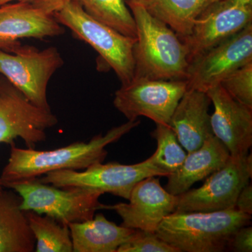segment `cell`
Returning <instances> with one entry per match:
<instances>
[{
	"label": "cell",
	"instance_id": "cell-7",
	"mask_svg": "<svg viewBox=\"0 0 252 252\" xmlns=\"http://www.w3.org/2000/svg\"><path fill=\"white\" fill-rule=\"evenodd\" d=\"M64 64L56 47L39 50L20 45L12 53L0 50V74L4 75L36 107L51 109L48 84L54 73Z\"/></svg>",
	"mask_w": 252,
	"mask_h": 252
},
{
	"label": "cell",
	"instance_id": "cell-6",
	"mask_svg": "<svg viewBox=\"0 0 252 252\" xmlns=\"http://www.w3.org/2000/svg\"><path fill=\"white\" fill-rule=\"evenodd\" d=\"M150 177H167L157 168L150 159L132 165L113 162L94 164L84 171L73 170H56L39 177L44 184L61 189L84 188L110 193L128 200L136 184Z\"/></svg>",
	"mask_w": 252,
	"mask_h": 252
},
{
	"label": "cell",
	"instance_id": "cell-5",
	"mask_svg": "<svg viewBox=\"0 0 252 252\" xmlns=\"http://www.w3.org/2000/svg\"><path fill=\"white\" fill-rule=\"evenodd\" d=\"M9 189L21 197L23 211L46 215L62 224L90 220L97 210H104V204L99 201L102 194L93 189H61L38 178L18 182Z\"/></svg>",
	"mask_w": 252,
	"mask_h": 252
},
{
	"label": "cell",
	"instance_id": "cell-29",
	"mask_svg": "<svg viewBox=\"0 0 252 252\" xmlns=\"http://www.w3.org/2000/svg\"><path fill=\"white\" fill-rule=\"evenodd\" d=\"M250 6H252V0H220L210 8L213 9H220Z\"/></svg>",
	"mask_w": 252,
	"mask_h": 252
},
{
	"label": "cell",
	"instance_id": "cell-4",
	"mask_svg": "<svg viewBox=\"0 0 252 252\" xmlns=\"http://www.w3.org/2000/svg\"><path fill=\"white\" fill-rule=\"evenodd\" d=\"M54 16L60 24L70 29L76 37L92 46L114 71L122 84L133 79L136 38L124 35L96 21L86 14L79 3L72 0Z\"/></svg>",
	"mask_w": 252,
	"mask_h": 252
},
{
	"label": "cell",
	"instance_id": "cell-10",
	"mask_svg": "<svg viewBox=\"0 0 252 252\" xmlns=\"http://www.w3.org/2000/svg\"><path fill=\"white\" fill-rule=\"evenodd\" d=\"M252 176V156L230 157L201 187L178 195V212H217L235 208L239 193Z\"/></svg>",
	"mask_w": 252,
	"mask_h": 252
},
{
	"label": "cell",
	"instance_id": "cell-18",
	"mask_svg": "<svg viewBox=\"0 0 252 252\" xmlns=\"http://www.w3.org/2000/svg\"><path fill=\"white\" fill-rule=\"evenodd\" d=\"M68 226L74 252H117L136 232L110 221L102 213L86 221L69 223Z\"/></svg>",
	"mask_w": 252,
	"mask_h": 252
},
{
	"label": "cell",
	"instance_id": "cell-16",
	"mask_svg": "<svg viewBox=\"0 0 252 252\" xmlns=\"http://www.w3.org/2000/svg\"><path fill=\"white\" fill-rule=\"evenodd\" d=\"M210 103L206 93L187 89L172 114L169 126L187 153L200 148L214 136L208 112Z\"/></svg>",
	"mask_w": 252,
	"mask_h": 252
},
{
	"label": "cell",
	"instance_id": "cell-2",
	"mask_svg": "<svg viewBox=\"0 0 252 252\" xmlns=\"http://www.w3.org/2000/svg\"><path fill=\"white\" fill-rule=\"evenodd\" d=\"M136 26L135 76L160 80H186L190 64L188 46L143 5L126 0Z\"/></svg>",
	"mask_w": 252,
	"mask_h": 252
},
{
	"label": "cell",
	"instance_id": "cell-30",
	"mask_svg": "<svg viewBox=\"0 0 252 252\" xmlns=\"http://www.w3.org/2000/svg\"><path fill=\"white\" fill-rule=\"evenodd\" d=\"M128 1H132V2L138 3V4L143 5L147 0H128Z\"/></svg>",
	"mask_w": 252,
	"mask_h": 252
},
{
	"label": "cell",
	"instance_id": "cell-28",
	"mask_svg": "<svg viewBox=\"0 0 252 252\" xmlns=\"http://www.w3.org/2000/svg\"><path fill=\"white\" fill-rule=\"evenodd\" d=\"M235 208L246 215H252V187L248 184L239 193Z\"/></svg>",
	"mask_w": 252,
	"mask_h": 252
},
{
	"label": "cell",
	"instance_id": "cell-23",
	"mask_svg": "<svg viewBox=\"0 0 252 252\" xmlns=\"http://www.w3.org/2000/svg\"><path fill=\"white\" fill-rule=\"evenodd\" d=\"M156 125L157 127L152 132V135L157 140V149L149 158L157 168L165 172L167 177L180 168L187 154L170 126Z\"/></svg>",
	"mask_w": 252,
	"mask_h": 252
},
{
	"label": "cell",
	"instance_id": "cell-21",
	"mask_svg": "<svg viewBox=\"0 0 252 252\" xmlns=\"http://www.w3.org/2000/svg\"><path fill=\"white\" fill-rule=\"evenodd\" d=\"M26 212L34 239L36 252H72L70 230L51 217L36 212Z\"/></svg>",
	"mask_w": 252,
	"mask_h": 252
},
{
	"label": "cell",
	"instance_id": "cell-11",
	"mask_svg": "<svg viewBox=\"0 0 252 252\" xmlns=\"http://www.w3.org/2000/svg\"><path fill=\"white\" fill-rule=\"evenodd\" d=\"M250 63H252V23L190 61L186 78L188 89L206 93Z\"/></svg>",
	"mask_w": 252,
	"mask_h": 252
},
{
	"label": "cell",
	"instance_id": "cell-3",
	"mask_svg": "<svg viewBox=\"0 0 252 252\" xmlns=\"http://www.w3.org/2000/svg\"><path fill=\"white\" fill-rule=\"evenodd\" d=\"M251 215L235 208L217 212H178L165 217L158 236L179 252H220L228 250L235 230L251 223Z\"/></svg>",
	"mask_w": 252,
	"mask_h": 252
},
{
	"label": "cell",
	"instance_id": "cell-13",
	"mask_svg": "<svg viewBox=\"0 0 252 252\" xmlns=\"http://www.w3.org/2000/svg\"><path fill=\"white\" fill-rule=\"evenodd\" d=\"M206 94L215 108L211 116L214 135L226 147L230 157L248 155L252 145V109L233 99L220 84Z\"/></svg>",
	"mask_w": 252,
	"mask_h": 252
},
{
	"label": "cell",
	"instance_id": "cell-12",
	"mask_svg": "<svg viewBox=\"0 0 252 252\" xmlns=\"http://www.w3.org/2000/svg\"><path fill=\"white\" fill-rule=\"evenodd\" d=\"M178 195L167 192L158 177H150L136 184L128 203L104 205L122 218V225L132 229L156 233L162 220L177 210Z\"/></svg>",
	"mask_w": 252,
	"mask_h": 252
},
{
	"label": "cell",
	"instance_id": "cell-15",
	"mask_svg": "<svg viewBox=\"0 0 252 252\" xmlns=\"http://www.w3.org/2000/svg\"><path fill=\"white\" fill-rule=\"evenodd\" d=\"M252 21V6L213 9L209 8L195 21L190 35L183 38L190 61L234 35Z\"/></svg>",
	"mask_w": 252,
	"mask_h": 252
},
{
	"label": "cell",
	"instance_id": "cell-14",
	"mask_svg": "<svg viewBox=\"0 0 252 252\" xmlns=\"http://www.w3.org/2000/svg\"><path fill=\"white\" fill-rule=\"evenodd\" d=\"M54 15L31 4L18 1L0 6V50L12 53L21 45L19 39H44L64 34Z\"/></svg>",
	"mask_w": 252,
	"mask_h": 252
},
{
	"label": "cell",
	"instance_id": "cell-9",
	"mask_svg": "<svg viewBox=\"0 0 252 252\" xmlns=\"http://www.w3.org/2000/svg\"><path fill=\"white\" fill-rule=\"evenodd\" d=\"M59 123L51 109L36 107L16 86L0 74V144L22 139L34 148L47 138L46 130ZM4 189L0 182V191Z\"/></svg>",
	"mask_w": 252,
	"mask_h": 252
},
{
	"label": "cell",
	"instance_id": "cell-1",
	"mask_svg": "<svg viewBox=\"0 0 252 252\" xmlns=\"http://www.w3.org/2000/svg\"><path fill=\"white\" fill-rule=\"evenodd\" d=\"M140 124V121H127L112 127L105 135H95L89 142H77L66 147L50 151L34 148L21 149L10 145L7 163L0 175L4 188L23 181L39 178L56 170H85L97 162H103L108 152L106 147L114 143Z\"/></svg>",
	"mask_w": 252,
	"mask_h": 252
},
{
	"label": "cell",
	"instance_id": "cell-26",
	"mask_svg": "<svg viewBox=\"0 0 252 252\" xmlns=\"http://www.w3.org/2000/svg\"><path fill=\"white\" fill-rule=\"evenodd\" d=\"M228 250L236 252H252V227L248 225L235 230L230 238Z\"/></svg>",
	"mask_w": 252,
	"mask_h": 252
},
{
	"label": "cell",
	"instance_id": "cell-8",
	"mask_svg": "<svg viewBox=\"0 0 252 252\" xmlns=\"http://www.w3.org/2000/svg\"><path fill=\"white\" fill-rule=\"evenodd\" d=\"M188 89L186 80L134 77L114 94V107L128 121L145 117L168 125L177 104Z\"/></svg>",
	"mask_w": 252,
	"mask_h": 252
},
{
	"label": "cell",
	"instance_id": "cell-17",
	"mask_svg": "<svg viewBox=\"0 0 252 252\" xmlns=\"http://www.w3.org/2000/svg\"><path fill=\"white\" fill-rule=\"evenodd\" d=\"M229 152L215 135L205 140L200 148L187 153L178 170L167 176L165 190L172 195H180L199 181L223 166L229 160Z\"/></svg>",
	"mask_w": 252,
	"mask_h": 252
},
{
	"label": "cell",
	"instance_id": "cell-27",
	"mask_svg": "<svg viewBox=\"0 0 252 252\" xmlns=\"http://www.w3.org/2000/svg\"><path fill=\"white\" fill-rule=\"evenodd\" d=\"M13 1L28 3L48 14L54 15L64 7L71 0H0V6Z\"/></svg>",
	"mask_w": 252,
	"mask_h": 252
},
{
	"label": "cell",
	"instance_id": "cell-19",
	"mask_svg": "<svg viewBox=\"0 0 252 252\" xmlns=\"http://www.w3.org/2000/svg\"><path fill=\"white\" fill-rule=\"evenodd\" d=\"M17 193L0 191V252H32L35 239Z\"/></svg>",
	"mask_w": 252,
	"mask_h": 252
},
{
	"label": "cell",
	"instance_id": "cell-25",
	"mask_svg": "<svg viewBox=\"0 0 252 252\" xmlns=\"http://www.w3.org/2000/svg\"><path fill=\"white\" fill-rule=\"evenodd\" d=\"M117 252H179L153 232L136 230L133 237Z\"/></svg>",
	"mask_w": 252,
	"mask_h": 252
},
{
	"label": "cell",
	"instance_id": "cell-20",
	"mask_svg": "<svg viewBox=\"0 0 252 252\" xmlns=\"http://www.w3.org/2000/svg\"><path fill=\"white\" fill-rule=\"evenodd\" d=\"M220 0H147L149 14L165 23L182 39L190 35L195 21Z\"/></svg>",
	"mask_w": 252,
	"mask_h": 252
},
{
	"label": "cell",
	"instance_id": "cell-22",
	"mask_svg": "<svg viewBox=\"0 0 252 252\" xmlns=\"http://www.w3.org/2000/svg\"><path fill=\"white\" fill-rule=\"evenodd\" d=\"M88 15L126 36L136 38L135 20L126 0H72Z\"/></svg>",
	"mask_w": 252,
	"mask_h": 252
},
{
	"label": "cell",
	"instance_id": "cell-24",
	"mask_svg": "<svg viewBox=\"0 0 252 252\" xmlns=\"http://www.w3.org/2000/svg\"><path fill=\"white\" fill-rule=\"evenodd\" d=\"M220 85L235 100L252 109V63L232 72Z\"/></svg>",
	"mask_w": 252,
	"mask_h": 252
}]
</instances>
